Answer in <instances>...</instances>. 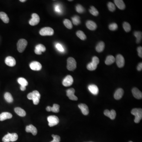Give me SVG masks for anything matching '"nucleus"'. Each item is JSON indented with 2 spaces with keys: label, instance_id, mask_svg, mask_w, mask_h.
I'll return each instance as SVG.
<instances>
[{
  "label": "nucleus",
  "instance_id": "f257e3e1",
  "mask_svg": "<svg viewBox=\"0 0 142 142\" xmlns=\"http://www.w3.org/2000/svg\"><path fill=\"white\" fill-rule=\"evenodd\" d=\"M131 113L135 116L134 121L136 123H138L142 118V110L141 109L135 108L132 110Z\"/></svg>",
  "mask_w": 142,
  "mask_h": 142
},
{
  "label": "nucleus",
  "instance_id": "f03ea898",
  "mask_svg": "<svg viewBox=\"0 0 142 142\" xmlns=\"http://www.w3.org/2000/svg\"><path fill=\"white\" fill-rule=\"evenodd\" d=\"M18 138V135L16 133H8L3 137V142H15Z\"/></svg>",
  "mask_w": 142,
  "mask_h": 142
},
{
  "label": "nucleus",
  "instance_id": "7ed1b4c3",
  "mask_svg": "<svg viewBox=\"0 0 142 142\" xmlns=\"http://www.w3.org/2000/svg\"><path fill=\"white\" fill-rule=\"evenodd\" d=\"M77 67V63L75 59L73 57H69L67 59V69L72 71L75 70Z\"/></svg>",
  "mask_w": 142,
  "mask_h": 142
},
{
  "label": "nucleus",
  "instance_id": "20e7f679",
  "mask_svg": "<svg viewBox=\"0 0 142 142\" xmlns=\"http://www.w3.org/2000/svg\"><path fill=\"white\" fill-rule=\"evenodd\" d=\"M28 42L26 39H21L18 41L17 43V48L18 51L20 53H22L25 50L27 47Z\"/></svg>",
  "mask_w": 142,
  "mask_h": 142
},
{
  "label": "nucleus",
  "instance_id": "39448f33",
  "mask_svg": "<svg viewBox=\"0 0 142 142\" xmlns=\"http://www.w3.org/2000/svg\"><path fill=\"white\" fill-rule=\"evenodd\" d=\"M54 33L53 29L49 27L42 28L39 31V34L42 36H52Z\"/></svg>",
  "mask_w": 142,
  "mask_h": 142
},
{
  "label": "nucleus",
  "instance_id": "423d86ee",
  "mask_svg": "<svg viewBox=\"0 0 142 142\" xmlns=\"http://www.w3.org/2000/svg\"><path fill=\"white\" fill-rule=\"evenodd\" d=\"M47 121H48L49 126L50 127H53L58 124L59 120L56 116L51 115L47 117Z\"/></svg>",
  "mask_w": 142,
  "mask_h": 142
},
{
  "label": "nucleus",
  "instance_id": "0eeeda50",
  "mask_svg": "<svg viewBox=\"0 0 142 142\" xmlns=\"http://www.w3.org/2000/svg\"><path fill=\"white\" fill-rule=\"evenodd\" d=\"M32 19L29 22L30 25L32 26H35L38 25L40 20L39 15L36 13H33L32 15Z\"/></svg>",
  "mask_w": 142,
  "mask_h": 142
},
{
  "label": "nucleus",
  "instance_id": "6e6552de",
  "mask_svg": "<svg viewBox=\"0 0 142 142\" xmlns=\"http://www.w3.org/2000/svg\"><path fill=\"white\" fill-rule=\"evenodd\" d=\"M116 62L117 66L119 68H123L125 65V60L124 57L122 55L120 54H118L116 56Z\"/></svg>",
  "mask_w": 142,
  "mask_h": 142
},
{
  "label": "nucleus",
  "instance_id": "1a4fd4ad",
  "mask_svg": "<svg viewBox=\"0 0 142 142\" xmlns=\"http://www.w3.org/2000/svg\"><path fill=\"white\" fill-rule=\"evenodd\" d=\"M73 82V78L71 75H68L63 80V85L65 87H70L72 85Z\"/></svg>",
  "mask_w": 142,
  "mask_h": 142
},
{
  "label": "nucleus",
  "instance_id": "9d476101",
  "mask_svg": "<svg viewBox=\"0 0 142 142\" xmlns=\"http://www.w3.org/2000/svg\"><path fill=\"white\" fill-rule=\"evenodd\" d=\"M75 90L73 88H71L66 90V95L70 99L73 101H77L78 98L75 95Z\"/></svg>",
  "mask_w": 142,
  "mask_h": 142
},
{
  "label": "nucleus",
  "instance_id": "9b49d317",
  "mask_svg": "<svg viewBox=\"0 0 142 142\" xmlns=\"http://www.w3.org/2000/svg\"><path fill=\"white\" fill-rule=\"evenodd\" d=\"M32 100L33 101V104L35 105H37L39 103L41 95L37 90L33 91L32 92Z\"/></svg>",
  "mask_w": 142,
  "mask_h": 142
},
{
  "label": "nucleus",
  "instance_id": "f8f14e48",
  "mask_svg": "<svg viewBox=\"0 0 142 142\" xmlns=\"http://www.w3.org/2000/svg\"><path fill=\"white\" fill-rule=\"evenodd\" d=\"M30 68L34 71H39L42 68L41 64L37 61H33L30 64Z\"/></svg>",
  "mask_w": 142,
  "mask_h": 142
},
{
  "label": "nucleus",
  "instance_id": "ddd939ff",
  "mask_svg": "<svg viewBox=\"0 0 142 142\" xmlns=\"http://www.w3.org/2000/svg\"><path fill=\"white\" fill-rule=\"evenodd\" d=\"M104 114L106 116L109 117L111 120H114L115 119L116 115L115 111H114L113 109L111 110V111L107 110V109H106L104 112Z\"/></svg>",
  "mask_w": 142,
  "mask_h": 142
},
{
  "label": "nucleus",
  "instance_id": "4468645a",
  "mask_svg": "<svg viewBox=\"0 0 142 142\" xmlns=\"http://www.w3.org/2000/svg\"><path fill=\"white\" fill-rule=\"evenodd\" d=\"M5 63L7 65L10 67L15 66L16 65V60L12 56H8L6 57L5 60Z\"/></svg>",
  "mask_w": 142,
  "mask_h": 142
},
{
  "label": "nucleus",
  "instance_id": "2eb2a0df",
  "mask_svg": "<svg viewBox=\"0 0 142 142\" xmlns=\"http://www.w3.org/2000/svg\"><path fill=\"white\" fill-rule=\"evenodd\" d=\"M46 51V48L45 46L41 44H39L36 46L34 52L37 55H41L42 52H45Z\"/></svg>",
  "mask_w": 142,
  "mask_h": 142
},
{
  "label": "nucleus",
  "instance_id": "dca6fc26",
  "mask_svg": "<svg viewBox=\"0 0 142 142\" xmlns=\"http://www.w3.org/2000/svg\"><path fill=\"white\" fill-rule=\"evenodd\" d=\"M25 130L27 132L32 133L33 135H36L38 132L36 128L32 125H30L26 126Z\"/></svg>",
  "mask_w": 142,
  "mask_h": 142
},
{
  "label": "nucleus",
  "instance_id": "f3484780",
  "mask_svg": "<svg viewBox=\"0 0 142 142\" xmlns=\"http://www.w3.org/2000/svg\"><path fill=\"white\" fill-rule=\"evenodd\" d=\"M133 96L137 99H141L142 98V93L137 88H133L132 90Z\"/></svg>",
  "mask_w": 142,
  "mask_h": 142
},
{
  "label": "nucleus",
  "instance_id": "a211bd4d",
  "mask_svg": "<svg viewBox=\"0 0 142 142\" xmlns=\"http://www.w3.org/2000/svg\"><path fill=\"white\" fill-rule=\"evenodd\" d=\"M78 107L82 111V113L84 115H87L89 113V108L85 104H81L78 105Z\"/></svg>",
  "mask_w": 142,
  "mask_h": 142
},
{
  "label": "nucleus",
  "instance_id": "6ab92c4d",
  "mask_svg": "<svg viewBox=\"0 0 142 142\" xmlns=\"http://www.w3.org/2000/svg\"><path fill=\"white\" fill-rule=\"evenodd\" d=\"M87 28L91 30H94L97 27L96 24L93 21L89 20L87 21L86 23Z\"/></svg>",
  "mask_w": 142,
  "mask_h": 142
},
{
  "label": "nucleus",
  "instance_id": "aec40b11",
  "mask_svg": "<svg viewBox=\"0 0 142 142\" xmlns=\"http://www.w3.org/2000/svg\"><path fill=\"white\" fill-rule=\"evenodd\" d=\"M124 93L123 89H118L114 94V98L116 100H119L121 98Z\"/></svg>",
  "mask_w": 142,
  "mask_h": 142
},
{
  "label": "nucleus",
  "instance_id": "412c9836",
  "mask_svg": "<svg viewBox=\"0 0 142 142\" xmlns=\"http://www.w3.org/2000/svg\"><path fill=\"white\" fill-rule=\"evenodd\" d=\"M12 117V115L8 112H3L0 114V121H3L6 119H10Z\"/></svg>",
  "mask_w": 142,
  "mask_h": 142
},
{
  "label": "nucleus",
  "instance_id": "4be33fe9",
  "mask_svg": "<svg viewBox=\"0 0 142 142\" xmlns=\"http://www.w3.org/2000/svg\"><path fill=\"white\" fill-rule=\"evenodd\" d=\"M88 89L92 94L96 95L98 94L99 89L96 85H90L88 87Z\"/></svg>",
  "mask_w": 142,
  "mask_h": 142
},
{
  "label": "nucleus",
  "instance_id": "5701e85b",
  "mask_svg": "<svg viewBox=\"0 0 142 142\" xmlns=\"http://www.w3.org/2000/svg\"><path fill=\"white\" fill-rule=\"evenodd\" d=\"M114 1L116 5L119 9L122 10L125 9L126 6L123 0H115Z\"/></svg>",
  "mask_w": 142,
  "mask_h": 142
},
{
  "label": "nucleus",
  "instance_id": "b1692460",
  "mask_svg": "<svg viewBox=\"0 0 142 142\" xmlns=\"http://www.w3.org/2000/svg\"><path fill=\"white\" fill-rule=\"evenodd\" d=\"M15 112L18 114L19 116L21 117L25 116L26 115V113L24 109H22L20 107H16L14 109Z\"/></svg>",
  "mask_w": 142,
  "mask_h": 142
},
{
  "label": "nucleus",
  "instance_id": "393cba45",
  "mask_svg": "<svg viewBox=\"0 0 142 142\" xmlns=\"http://www.w3.org/2000/svg\"><path fill=\"white\" fill-rule=\"evenodd\" d=\"M115 61V58L112 55H109L107 57L105 64L107 65H110L113 63Z\"/></svg>",
  "mask_w": 142,
  "mask_h": 142
},
{
  "label": "nucleus",
  "instance_id": "a878e982",
  "mask_svg": "<svg viewBox=\"0 0 142 142\" xmlns=\"http://www.w3.org/2000/svg\"><path fill=\"white\" fill-rule=\"evenodd\" d=\"M0 18L5 23H8L9 22V18L5 13L0 12Z\"/></svg>",
  "mask_w": 142,
  "mask_h": 142
},
{
  "label": "nucleus",
  "instance_id": "bb28decb",
  "mask_svg": "<svg viewBox=\"0 0 142 142\" xmlns=\"http://www.w3.org/2000/svg\"><path fill=\"white\" fill-rule=\"evenodd\" d=\"M105 48V44L103 42H100L97 44L96 47V50L97 52L101 53L104 51Z\"/></svg>",
  "mask_w": 142,
  "mask_h": 142
},
{
  "label": "nucleus",
  "instance_id": "cd10ccee",
  "mask_svg": "<svg viewBox=\"0 0 142 142\" xmlns=\"http://www.w3.org/2000/svg\"><path fill=\"white\" fill-rule=\"evenodd\" d=\"M5 99L7 102L9 103H11L13 102V98L12 95L9 92H6L4 95Z\"/></svg>",
  "mask_w": 142,
  "mask_h": 142
},
{
  "label": "nucleus",
  "instance_id": "c85d7f7f",
  "mask_svg": "<svg viewBox=\"0 0 142 142\" xmlns=\"http://www.w3.org/2000/svg\"><path fill=\"white\" fill-rule=\"evenodd\" d=\"M97 64L92 62L87 65V69L90 71L95 70L97 68Z\"/></svg>",
  "mask_w": 142,
  "mask_h": 142
},
{
  "label": "nucleus",
  "instance_id": "c756f323",
  "mask_svg": "<svg viewBox=\"0 0 142 142\" xmlns=\"http://www.w3.org/2000/svg\"><path fill=\"white\" fill-rule=\"evenodd\" d=\"M142 32L140 31H135L134 32V35L136 37V42L137 44H138L141 41L142 39Z\"/></svg>",
  "mask_w": 142,
  "mask_h": 142
},
{
  "label": "nucleus",
  "instance_id": "7c9ffc66",
  "mask_svg": "<svg viewBox=\"0 0 142 142\" xmlns=\"http://www.w3.org/2000/svg\"><path fill=\"white\" fill-rule=\"evenodd\" d=\"M17 82L21 86L26 87L28 85V82L27 80L23 77H20L18 78Z\"/></svg>",
  "mask_w": 142,
  "mask_h": 142
},
{
  "label": "nucleus",
  "instance_id": "2f4dec72",
  "mask_svg": "<svg viewBox=\"0 0 142 142\" xmlns=\"http://www.w3.org/2000/svg\"><path fill=\"white\" fill-rule=\"evenodd\" d=\"M76 35L78 37H79L82 40H85L87 38L86 35L82 30H78L76 32Z\"/></svg>",
  "mask_w": 142,
  "mask_h": 142
},
{
  "label": "nucleus",
  "instance_id": "473e14b6",
  "mask_svg": "<svg viewBox=\"0 0 142 142\" xmlns=\"http://www.w3.org/2000/svg\"><path fill=\"white\" fill-rule=\"evenodd\" d=\"M64 24L66 26V28L68 29H72L73 27L72 24V22L68 19H65L63 22Z\"/></svg>",
  "mask_w": 142,
  "mask_h": 142
},
{
  "label": "nucleus",
  "instance_id": "72a5a7b5",
  "mask_svg": "<svg viewBox=\"0 0 142 142\" xmlns=\"http://www.w3.org/2000/svg\"><path fill=\"white\" fill-rule=\"evenodd\" d=\"M59 108L60 106L57 104H54L52 107H50L51 111L53 112V113H58L59 112Z\"/></svg>",
  "mask_w": 142,
  "mask_h": 142
},
{
  "label": "nucleus",
  "instance_id": "f704fd0d",
  "mask_svg": "<svg viewBox=\"0 0 142 142\" xmlns=\"http://www.w3.org/2000/svg\"><path fill=\"white\" fill-rule=\"evenodd\" d=\"M72 22L74 25H77L80 23V18L79 16L75 15L72 18Z\"/></svg>",
  "mask_w": 142,
  "mask_h": 142
},
{
  "label": "nucleus",
  "instance_id": "c9c22d12",
  "mask_svg": "<svg viewBox=\"0 0 142 142\" xmlns=\"http://www.w3.org/2000/svg\"><path fill=\"white\" fill-rule=\"evenodd\" d=\"M89 12L91 14L94 16H96L98 15V11L94 6H91L90 9L89 10Z\"/></svg>",
  "mask_w": 142,
  "mask_h": 142
},
{
  "label": "nucleus",
  "instance_id": "e433bc0d",
  "mask_svg": "<svg viewBox=\"0 0 142 142\" xmlns=\"http://www.w3.org/2000/svg\"><path fill=\"white\" fill-rule=\"evenodd\" d=\"M123 27L124 29V30L126 32H129L131 30V27L128 23L125 22L123 24Z\"/></svg>",
  "mask_w": 142,
  "mask_h": 142
},
{
  "label": "nucleus",
  "instance_id": "4c0bfd02",
  "mask_svg": "<svg viewBox=\"0 0 142 142\" xmlns=\"http://www.w3.org/2000/svg\"><path fill=\"white\" fill-rule=\"evenodd\" d=\"M107 6H108V9L111 12H113L115 10V6L113 3H111V2H109L108 3Z\"/></svg>",
  "mask_w": 142,
  "mask_h": 142
},
{
  "label": "nucleus",
  "instance_id": "58836bf2",
  "mask_svg": "<svg viewBox=\"0 0 142 142\" xmlns=\"http://www.w3.org/2000/svg\"><path fill=\"white\" fill-rule=\"evenodd\" d=\"M76 10L79 13H83L85 12V9L82 6L80 5H77L76 6Z\"/></svg>",
  "mask_w": 142,
  "mask_h": 142
},
{
  "label": "nucleus",
  "instance_id": "ea45409f",
  "mask_svg": "<svg viewBox=\"0 0 142 142\" xmlns=\"http://www.w3.org/2000/svg\"><path fill=\"white\" fill-rule=\"evenodd\" d=\"M118 26L117 24L116 23H111L109 26V29L112 31H114L118 29Z\"/></svg>",
  "mask_w": 142,
  "mask_h": 142
},
{
  "label": "nucleus",
  "instance_id": "a19ab883",
  "mask_svg": "<svg viewBox=\"0 0 142 142\" xmlns=\"http://www.w3.org/2000/svg\"><path fill=\"white\" fill-rule=\"evenodd\" d=\"M52 137L53 138V140L52 141L53 142H60V136L57 135H52Z\"/></svg>",
  "mask_w": 142,
  "mask_h": 142
},
{
  "label": "nucleus",
  "instance_id": "79ce46f5",
  "mask_svg": "<svg viewBox=\"0 0 142 142\" xmlns=\"http://www.w3.org/2000/svg\"><path fill=\"white\" fill-rule=\"evenodd\" d=\"M56 47L58 51H60V52H64V49L63 47L62 46V45H61L60 44H57L56 45Z\"/></svg>",
  "mask_w": 142,
  "mask_h": 142
},
{
  "label": "nucleus",
  "instance_id": "37998d69",
  "mask_svg": "<svg viewBox=\"0 0 142 142\" xmlns=\"http://www.w3.org/2000/svg\"><path fill=\"white\" fill-rule=\"evenodd\" d=\"M138 53V56L142 58V47H138L137 48Z\"/></svg>",
  "mask_w": 142,
  "mask_h": 142
},
{
  "label": "nucleus",
  "instance_id": "c03bdc74",
  "mask_svg": "<svg viewBox=\"0 0 142 142\" xmlns=\"http://www.w3.org/2000/svg\"><path fill=\"white\" fill-rule=\"evenodd\" d=\"M92 62L95 63L96 64L98 65V64L99 63V59L97 57V56H94V57L92 58Z\"/></svg>",
  "mask_w": 142,
  "mask_h": 142
},
{
  "label": "nucleus",
  "instance_id": "a18cd8bd",
  "mask_svg": "<svg viewBox=\"0 0 142 142\" xmlns=\"http://www.w3.org/2000/svg\"><path fill=\"white\" fill-rule=\"evenodd\" d=\"M55 12H61V9L60 8V7L58 5L55 6Z\"/></svg>",
  "mask_w": 142,
  "mask_h": 142
},
{
  "label": "nucleus",
  "instance_id": "49530a36",
  "mask_svg": "<svg viewBox=\"0 0 142 142\" xmlns=\"http://www.w3.org/2000/svg\"><path fill=\"white\" fill-rule=\"evenodd\" d=\"M142 70V63H140L137 67V70L138 71H140Z\"/></svg>",
  "mask_w": 142,
  "mask_h": 142
},
{
  "label": "nucleus",
  "instance_id": "de8ad7c7",
  "mask_svg": "<svg viewBox=\"0 0 142 142\" xmlns=\"http://www.w3.org/2000/svg\"><path fill=\"white\" fill-rule=\"evenodd\" d=\"M27 98L30 100H32V92H30L27 95Z\"/></svg>",
  "mask_w": 142,
  "mask_h": 142
},
{
  "label": "nucleus",
  "instance_id": "09e8293b",
  "mask_svg": "<svg viewBox=\"0 0 142 142\" xmlns=\"http://www.w3.org/2000/svg\"><path fill=\"white\" fill-rule=\"evenodd\" d=\"M26 87H25V86H21V87H20V89L22 91H25L26 90Z\"/></svg>",
  "mask_w": 142,
  "mask_h": 142
},
{
  "label": "nucleus",
  "instance_id": "8fccbe9b",
  "mask_svg": "<svg viewBox=\"0 0 142 142\" xmlns=\"http://www.w3.org/2000/svg\"><path fill=\"white\" fill-rule=\"evenodd\" d=\"M26 1V0H20V1L21 2H25Z\"/></svg>",
  "mask_w": 142,
  "mask_h": 142
},
{
  "label": "nucleus",
  "instance_id": "3c124183",
  "mask_svg": "<svg viewBox=\"0 0 142 142\" xmlns=\"http://www.w3.org/2000/svg\"><path fill=\"white\" fill-rule=\"evenodd\" d=\"M53 142V141H51V142Z\"/></svg>",
  "mask_w": 142,
  "mask_h": 142
},
{
  "label": "nucleus",
  "instance_id": "603ef678",
  "mask_svg": "<svg viewBox=\"0 0 142 142\" xmlns=\"http://www.w3.org/2000/svg\"><path fill=\"white\" fill-rule=\"evenodd\" d=\"M133 142L132 141H130V142Z\"/></svg>",
  "mask_w": 142,
  "mask_h": 142
},
{
  "label": "nucleus",
  "instance_id": "864d4df0",
  "mask_svg": "<svg viewBox=\"0 0 142 142\" xmlns=\"http://www.w3.org/2000/svg\"></svg>",
  "mask_w": 142,
  "mask_h": 142
}]
</instances>
